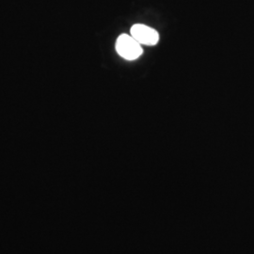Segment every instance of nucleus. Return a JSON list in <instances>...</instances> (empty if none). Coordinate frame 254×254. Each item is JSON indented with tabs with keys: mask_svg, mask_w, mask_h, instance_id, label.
Instances as JSON below:
<instances>
[{
	"mask_svg": "<svg viewBox=\"0 0 254 254\" xmlns=\"http://www.w3.org/2000/svg\"><path fill=\"white\" fill-rule=\"evenodd\" d=\"M116 51L122 58L127 61H135L143 53L141 45L128 34H122L118 37Z\"/></svg>",
	"mask_w": 254,
	"mask_h": 254,
	"instance_id": "1",
	"label": "nucleus"
},
{
	"mask_svg": "<svg viewBox=\"0 0 254 254\" xmlns=\"http://www.w3.org/2000/svg\"><path fill=\"white\" fill-rule=\"evenodd\" d=\"M130 35L137 43L144 46H155L159 41L158 32L154 28L142 24H136L131 27Z\"/></svg>",
	"mask_w": 254,
	"mask_h": 254,
	"instance_id": "2",
	"label": "nucleus"
}]
</instances>
